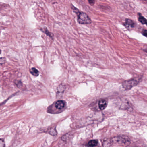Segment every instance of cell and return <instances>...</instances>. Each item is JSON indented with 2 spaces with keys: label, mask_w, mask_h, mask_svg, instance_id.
I'll return each mask as SVG.
<instances>
[{
  "label": "cell",
  "mask_w": 147,
  "mask_h": 147,
  "mask_svg": "<svg viewBox=\"0 0 147 147\" xmlns=\"http://www.w3.org/2000/svg\"><path fill=\"white\" fill-rule=\"evenodd\" d=\"M75 12L77 13V20L80 24H91L92 21L87 14L82 12H79L78 10Z\"/></svg>",
  "instance_id": "obj_1"
},
{
  "label": "cell",
  "mask_w": 147,
  "mask_h": 147,
  "mask_svg": "<svg viewBox=\"0 0 147 147\" xmlns=\"http://www.w3.org/2000/svg\"><path fill=\"white\" fill-rule=\"evenodd\" d=\"M139 82L136 79H131L125 81L122 83V86L125 90H128L136 86Z\"/></svg>",
  "instance_id": "obj_2"
},
{
  "label": "cell",
  "mask_w": 147,
  "mask_h": 147,
  "mask_svg": "<svg viewBox=\"0 0 147 147\" xmlns=\"http://www.w3.org/2000/svg\"><path fill=\"white\" fill-rule=\"evenodd\" d=\"M66 106L65 101L62 100H59L57 101L55 104V107L58 110H61L63 109Z\"/></svg>",
  "instance_id": "obj_3"
},
{
  "label": "cell",
  "mask_w": 147,
  "mask_h": 147,
  "mask_svg": "<svg viewBox=\"0 0 147 147\" xmlns=\"http://www.w3.org/2000/svg\"><path fill=\"white\" fill-rule=\"evenodd\" d=\"M125 26L127 29L129 30L130 29L134 28L135 26V24L132 20L129 19H126L125 20V23L124 24Z\"/></svg>",
  "instance_id": "obj_4"
},
{
  "label": "cell",
  "mask_w": 147,
  "mask_h": 147,
  "mask_svg": "<svg viewBox=\"0 0 147 147\" xmlns=\"http://www.w3.org/2000/svg\"><path fill=\"white\" fill-rule=\"evenodd\" d=\"M107 103H108V102L107 100L104 99L100 100L98 101V104L99 108L101 111L105 110L107 106Z\"/></svg>",
  "instance_id": "obj_5"
},
{
  "label": "cell",
  "mask_w": 147,
  "mask_h": 147,
  "mask_svg": "<svg viewBox=\"0 0 147 147\" xmlns=\"http://www.w3.org/2000/svg\"><path fill=\"white\" fill-rule=\"evenodd\" d=\"M115 138L114 141L117 142L119 144H125L128 142V140L126 139V137H124L119 136Z\"/></svg>",
  "instance_id": "obj_6"
},
{
  "label": "cell",
  "mask_w": 147,
  "mask_h": 147,
  "mask_svg": "<svg viewBox=\"0 0 147 147\" xmlns=\"http://www.w3.org/2000/svg\"><path fill=\"white\" fill-rule=\"evenodd\" d=\"M138 15V21L142 24L146 25L147 26V20H146L144 17L142 16L140 13H139Z\"/></svg>",
  "instance_id": "obj_7"
},
{
  "label": "cell",
  "mask_w": 147,
  "mask_h": 147,
  "mask_svg": "<svg viewBox=\"0 0 147 147\" xmlns=\"http://www.w3.org/2000/svg\"><path fill=\"white\" fill-rule=\"evenodd\" d=\"M98 141L97 140H92L89 141L88 143V146L89 147H93L98 144Z\"/></svg>",
  "instance_id": "obj_8"
},
{
  "label": "cell",
  "mask_w": 147,
  "mask_h": 147,
  "mask_svg": "<svg viewBox=\"0 0 147 147\" xmlns=\"http://www.w3.org/2000/svg\"><path fill=\"white\" fill-rule=\"evenodd\" d=\"M31 74L35 76H38L39 75V72L38 70L35 68H32L30 70Z\"/></svg>",
  "instance_id": "obj_9"
},
{
  "label": "cell",
  "mask_w": 147,
  "mask_h": 147,
  "mask_svg": "<svg viewBox=\"0 0 147 147\" xmlns=\"http://www.w3.org/2000/svg\"><path fill=\"white\" fill-rule=\"evenodd\" d=\"M1 147H5V143L4 142V140L3 139H1Z\"/></svg>",
  "instance_id": "obj_10"
},
{
  "label": "cell",
  "mask_w": 147,
  "mask_h": 147,
  "mask_svg": "<svg viewBox=\"0 0 147 147\" xmlns=\"http://www.w3.org/2000/svg\"><path fill=\"white\" fill-rule=\"evenodd\" d=\"M142 34L144 36L147 37V30H144L142 32Z\"/></svg>",
  "instance_id": "obj_11"
},
{
  "label": "cell",
  "mask_w": 147,
  "mask_h": 147,
  "mask_svg": "<svg viewBox=\"0 0 147 147\" xmlns=\"http://www.w3.org/2000/svg\"><path fill=\"white\" fill-rule=\"evenodd\" d=\"M51 134L52 135H53V133H54V134H55V135H56L57 133L56 131H55V130H54L53 129L51 130Z\"/></svg>",
  "instance_id": "obj_12"
},
{
  "label": "cell",
  "mask_w": 147,
  "mask_h": 147,
  "mask_svg": "<svg viewBox=\"0 0 147 147\" xmlns=\"http://www.w3.org/2000/svg\"><path fill=\"white\" fill-rule=\"evenodd\" d=\"M88 2L91 5H93L94 4V1H88Z\"/></svg>",
  "instance_id": "obj_13"
},
{
  "label": "cell",
  "mask_w": 147,
  "mask_h": 147,
  "mask_svg": "<svg viewBox=\"0 0 147 147\" xmlns=\"http://www.w3.org/2000/svg\"><path fill=\"white\" fill-rule=\"evenodd\" d=\"M143 50L146 52H147V45H145L144 47Z\"/></svg>",
  "instance_id": "obj_14"
}]
</instances>
